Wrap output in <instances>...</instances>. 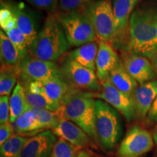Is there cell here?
<instances>
[{
	"label": "cell",
	"mask_w": 157,
	"mask_h": 157,
	"mask_svg": "<svg viewBox=\"0 0 157 157\" xmlns=\"http://www.w3.org/2000/svg\"><path fill=\"white\" fill-rule=\"evenodd\" d=\"M127 51L153 60L157 53L156 8L143 7L133 12L129 21Z\"/></svg>",
	"instance_id": "obj_1"
},
{
	"label": "cell",
	"mask_w": 157,
	"mask_h": 157,
	"mask_svg": "<svg viewBox=\"0 0 157 157\" xmlns=\"http://www.w3.org/2000/svg\"><path fill=\"white\" fill-rule=\"evenodd\" d=\"M69 47L56 15L49 14L29 49V52L43 61L56 63L66 53Z\"/></svg>",
	"instance_id": "obj_2"
},
{
	"label": "cell",
	"mask_w": 157,
	"mask_h": 157,
	"mask_svg": "<svg viewBox=\"0 0 157 157\" xmlns=\"http://www.w3.org/2000/svg\"><path fill=\"white\" fill-rule=\"evenodd\" d=\"M95 101L93 93L78 91L60 109L62 117L83 129L92 140L98 143L95 131Z\"/></svg>",
	"instance_id": "obj_3"
},
{
	"label": "cell",
	"mask_w": 157,
	"mask_h": 157,
	"mask_svg": "<svg viewBox=\"0 0 157 157\" xmlns=\"http://www.w3.org/2000/svg\"><path fill=\"white\" fill-rule=\"evenodd\" d=\"M95 124L98 143L104 150L113 151L122 135L119 112L106 102L96 100Z\"/></svg>",
	"instance_id": "obj_4"
},
{
	"label": "cell",
	"mask_w": 157,
	"mask_h": 157,
	"mask_svg": "<svg viewBox=\"0 0 157 157\" xmlns=\"http://www.w3.org/2000/svg\"><path fill=\"white\" fill-rule=\"evenodd\" d=\"M70 46L78 47L95 42L98 39L91 21L82 9L56 13Z\"/></svg>",
	"instance_id": "obj_5"
},
{
	"label": "cell",
	"mask_w": 157,
	"mask_h": 157,
	"mask_svg": "<svg viewBox=\"0 0 157 157\" xmlns=\"http://www.w3.org/2000/svg\"><path fill=\"white\" fill-rule=\"evenodd\" d=\"M111 0H95L82 8L89 17L98 39L112 44L115 37V23Z\"/></svg>",
	"instance_id": "obj_6"
},
{
	"label": "cell",
	"mask_w": 157,
	"mask_h": 157,
	"mask_svg": "<svg viewBox=\"0 0 157 157\" xmlns=\"http://www.w3.org/2000/svg\"><path fill=\"white\" fill-rule=\"evenodd\" d=\"M63 77L68 84L78 90H87L90 93H98L101 90V82L96 73L84 67L66 56L59 66Z\"/></svg>",
	"instance_id": "obj_7"
},
{
	"label": "cell",
	"mask_w": 157,
	"mask_h": 157,
	"mask_svg": "<svg viewBox=\"0 0 157 157\" xmlns=\"http://www.w3.org/2000/svg\"><path fill=\"white\" fill-rule=\"evenodd\" d=\"M21 84L31 82H44L48 78L61 75L60 68L56 63L43 61L31 56L30 52L17 66Z\"/></svg>",
	"instance_id": "obj_8"
},
{
	"label": "cell",
	"mask_w": 157,
	"mask_h": 157,
	"mask_svg": "<svg viewBox=\"0 0 157 157\" xmlns=\"http://www.w3.org/2000/svg\"><path fill=\"white\" fill-rule=\"evenodd\" d=\"M139 0H113L115 37L111 45L119 50H128L129 21Z\"/></svg>",
	"instance_id": "obj_9"
},
{
	"label": "cell",
	"mask_w": 157,
	"mask_h": 157,
	"mask_svg": "<svg viewBox=\"0 0 157 157\" xmlns=\"http://www.w3.org/2000/svg\"><path fill=\"white\" fill-rule=\"evenodd\" d=\"M154 145L152 135L146 129L134 125L121 140L118 157H141L151 150Z\"/></svg>",
	"instance_id": "obj_10"
},
{
	"label": "cell",
	"mask_w": 157,
	"mask_h": 157,
	"mask_svg": "<svg viewBox=\"0 0 157 157\" xmlns=\"http://www.w3.org/2000/svg\"><path fill=\"white\" fill-rule=\"evenodd\" d=\"M101 90L93 93L94 98L106 102L118 112L124 116L127 121H131L135 117V108L132 95L124 93L116 88L109 79L101 82Z\"/></svg>",
	"instance_id": "obj_11"
},
{
	"label": "cell",
	"mask_w": 157,
	"mask_h": 157,
	"mask_svg": "<svg viewBox=\"0 0 157 157\" xmlns=\"http://www.w3.org/2000/svg\"><path fill=\"white\" fill-rule=\"evenodd\" d=\"M121 60L127 73L139 84L153 81L156 78L152 61L146 57L121 50Z\"/></svg>",
	"instance_id": "obj_12"
},
{
	"label": "cell",
	"mask_w": 157,
	"mask_h": 157,
	"mask_svg": "<svg viewBox=\"0 0 157 157\" xmlns=\"http://www.w3.org/2000/svg\"><path fill=\"white\" fill-rule=\"evenodd\" d=\"M2 3L7 6L14 14L17 21V27L26 37L29 48L30 49L39 33L35 15L23 3H15L10 1Z\"/></svg>",
	"instance_id": "obj_13"
},
{
	"label": "cell",
	"mask_w": 157,
	"mask_h": 157,
	"mask_svg": "<svg viewBox=\"0 0 157 157\" xmlns=\"http://www.w3.org/2000/svg\"><path fill=\"white\" fill-rule=\"evenodd\" d=\"M57 136L50 129L34 135L25 143L21 157H51Z\"/></svg>",
	"instance_id": "obj_14"
},
{
	"label": "cell",
	"mask_w": 157,
	"mask_h": 157,
	"mask_svg": "<svg viewBox=\"0 0 157 157\" xmlns=\"http://www.w3.org/2000/svg\"><path fill=\"white\" fill-rule=\"evenodd\" d=\"M120 62L121 59L112 45L100 40L95 62L96 75L98 80L103 82L108 79L111 71Z\"/></svg>",
	"instance_id": "obj_15"
},
{
	"label": "cell",
	"mask_w": 157,
	"mask_h": 157,
	"mask_svg": "<svg viewBox=\"0 0 157 157\" xmlns=\"http://www.w3.org/2000/svg\"><path fill=\"white\" fill-rule=\"evenodd\" d=\"M52 131L56 136L80 149L91 145L92 139L89 135L75 124L63 117L60 119L58 124Z\"/></svg>",
	"instance_id": "obj_16"
},
{
	"label": "cell",
	"mask_w": 157,
	"mask_h": 157,
	"mask_svg": "<svg viewBox=\"0 0 157 157\" xmlns=\"http://www.w3.org/2000/svg\"><path fill=\"white\" fill-rule=\"evenodd\" d=\"M135 108V117L143 119L157 97V79L137 86L132 94Z\"/></svg>",
	"instance_id": "obj_17"
},
{
	"label": "cell",
	"mask_w": 157,
	"mask_h": 157,
	"mask_svg": "<svg viewBox=\"0 0 157 157\" xmlns=\"http://www.w3.org/2000/svg\"><path fill=\"white\" fill-rule=\"evenodd\" d=\"M45 93L51 101L62 106L67 100L76 92L80 91L72 87L63 77L60 76L48 78L42 82Z\"/></svg>",
	"instance_id": "obj_18"
},
{
	"label": "cell",
	"mask_w": 157,
	"mask_h": 157,
	"mask_svg": "<svg viewBox=\"0 0 157 157\" xmlns=\"http://www.w3.org/2000/svg\"><path fill=\"white\" fill-rule=\"evenodd\" d=\"M99 42L98 41L78 47L67 55L68 58L96 73V58Z\"/></svg>",
	"instance_id": "obj_19"
},
{
	"label": "cell",
	"mask_w": 157,
	"mask_h": 157,
	"mask_svg": "<svg viewBox=\"0 0 157 157\" xmlns=\"http://www.w3.org/2000/svg\"><path fill=\"white\" fill-rule=\"evenodd\" d=\"M22 52L10 40L2 30L0 31V59L1 66L17 67L25 58Z\"/></svg>",
	"instance_id": "obj_20"
},
{
	"label": "cell",
	"mask_w": 157,
	"mask_h": 157,
	"mask_svg": "<svg viewBox=\"0 0 157 157\" xmlns=\"http://www.w3.org/2000/svg\"><path fill=\"white\" fill-rule=\"evenodd\" d=\"M15 132L23 136L36 135L38 133L47 130L37 120L36 116L31 109L25 111L12 123Z\"/></svg>",
	"instance_id": "obj_21"
},
{
	"label": "cell",
	"mask_w": 157,
	"mask_h": 157,
	"mask_svg": "<svg viewBox=\"0 0 157 157\" xmlns=\"http://www.w3.org/2000/svg\"><path fill=\"white\" fill-rule=\"evenodd\" d=\"M108 79L116 88L129 95H132L133 92L138 86V83L127 73L121 60L110 74Z\"/></svg>",
	"instance_id": "obj_22"
},
{
	"label": "cell",
	"mask_w": 157,
	"mask_h": 157,
	"mask_svg": "<svg viewBox=\"0 0 157 157\" xmlns=\"http://www.w3.org/2000/svg\"><path fill=\"white\" fill-rule=\"evenodd\" d=\"M10 121L11 123L14 122L17 117L31 109V106L25 96L24 87L19 82L17 83L10 98Z\"/></svg>",
	"instance_id": "obj_23"
},
{
	"label": "cell",
	"mask_w": 157,
	"mask_h": 157,
	"mask_svg": "<svg viewBox=\"0 0 157 157\" xmlns=\"http://www.w3.org/2000/svg\"><path fill=\"white\" fill-rule=\"evenodd\" d=\"M28 137L15 134L1 146V157H21Z\"/></svg>",
	"instance_id": "obj_24"
},
{
	"label": "cell",
	"mask_w": 157,
	"mask_h": 157,
	"mask_svg": "<svg viewBox=\"0 0 157 157\" xmlns=\"http://www.w3.org/2000/svg\"><path fill=\"white\" fill-rule=\"evenodd\" d=\"M18 72L17 67L1 66L0 71V95L9 96L17 83Z\"/></svg>",
	"instance_id": "obj_25"
},
{
	"label": "cell",
	"mask_w": 157,
	"mask_h": 157,
	"mask_svg": "<svg viewBox=\"0 0 157 157\" xmlns=\"http://www.w3.org/2000/svg\"><path fill=\"white\" fill-rule=\"evenodd\" d=\"M24 90L27 101L31 108L46 109L54 112L60 111L61 109V105L51 101L47 95L32 93L25 87Z\"/></svg>",
	"instance_id": "obj_26"
},
{
	"label": "cell",
	"mask_w": 157,
	"mask_h": 157,
	"mask_svg": "<svg viewBox=\"0 0 157 157\" xmlns=\"http://www.w3.org/2000/svg\"><path fill=\"white\" fill-rule=\"evenodd\" d=\"M33 112L36 116L37 120L39 123L44 127L45 129H50L51 130L58 124L60 119L63 117L60 110L56 112L50 111L46 109H36V108H31Z\"/></svg>",
	"instance_id": "obj_27"
},
{
	"label": "cell",
	"mask_w": 157,
	"mask_h": 157,
	"mask_svg": "<svg viewBox=\"0 0 157 157\" xmlns=\"http://www.w3.org/2000/svg\"><path fill=\"white\" fill-rule=\"evenodd\" d=\"M81 150L63 138H59L55 144L51 157H77Z\"/></svg>",
	"instance_id": "obj_28"
},
{
	"label": "cell",
	"mask_w": 157,
	"mask_h": 157,
	"mask_svg": "<svg viewBox=\"0 0 157 157\" xmlns=\"http://www.w3.org/2000/svg\"><path fill=\"white\" fill-rule=\"evenodd\" d=\"M5 32V31H4ZM10 40L13 42L24 56H26L29 52V48L27 43L26 37L24 34L16 26L10 31L5 32Z\"/></svg>",
	"instance_id": "obj_29"
},
{
	"label": "cell",
	"mask_w": 157,
	"mask_h": 157,
	"mask_svg": "<svg viewBox=\"0 0 157 157\" xmlns=\"http://www.w3.org/2000/svg\"><path fill=\"white\" fill-rule=\"evenodd\" d=\"M0 25L5 32L10 31L17 26V21L14 14L7 6L2 3L0 10Z\"/></svg>",
	"instance_id": "obj_30"
},
{
	"label": "cell",
	"mask_w": 157,
	"mask_h": 157,
	"mask_svg": "<svg viewBox=\"0 0 157 157\" xmlns=\"http://www.w3.org/2000/svg\"><path fill=\"white\" fill-rule=\"evenodd\" d=\"M93 1L95 0H60L58 12L67 13L81 10Z\"/></svg>",
	"instance_id": "obj_31"
},
{
	"label": "cell",
	"mask_w": 157,
	"mask_h": 157,
	"mask_svg": "<svg viewBox=\"0 0 157 157\" xmlns=\"http://www.w3.org/2000/svg\"><path fill=\"white\" fill-rule=\"evenodd\" d=\"M37 8L48 12L50 14L58 13L60 0H27Z\"/></svg>",
	"instance_id": "obj_32"
},
{
	"label": "cell",
	"mask_w": 157,
	"mask_h": 157,
	"mask_svg": "<svg viewBox=\"0 0 157 157\" xmlns=\"http://www.w3.org/2000/svg\"><path fill=\"white\" fill-rule=\"evenodd\" d=\"M10 109L9 96L3 95L0 98V123L1 124L10 122Z\"/></svg>",
	"instance_id": "obj_33"
},
{
	"label": "cell",
	"mask_w": 157,
	"mask_h": 157,
	"mask_svg": "<svg viewBox=\"0 0 157 157\" xmlns=\"http://www.w3.org/2000/svg\"><path fill=\"white\" fill-rule=\"evenodd\" d=\"M15 129L11 122H7L1 124L0 126V145H2L8 139L14 135Z\"/></svg>",
	"instance_id": "obj_34"
},
{
	"label": "cell",
	"mask_w": 157,
	"mask_h": 157,
	"mask_svg": "<svg viewBox=\"0 0 157 157\" xmlns=\"http://www.w3.org/2000/svg\"><path fill=\"white\" fill-rule=\"evenodd\" d=\"M145 120L146 124L148 125H154L157 124V97L152 103L146 117L145 118Z\"/></svg>",
	"instance_id": "obj_35"
},
{
	"label": "cell",
	"mask_w": 157,
	"mask_h": 157,
	"mask_svg": "<svg viewBox=\"0 0 157 157\" xmlns=\"http://www.w3.org/2000/svg\"><path fill=\"white\" fill-rule=\"evenodd\" d=\"M77 157H95L93 155H92L90 153L86 151H81L78 154Z\"/></svg>",
	"instance_id": "obj_36"
},
{
	"label": "cell",
	"mask_w": 157,
	"mask_h": 157,
	"mask_svg": "<svg viewBox=\"0 0 157 157\" xmlns=\"http://www.w3.org/2000/svg\"><path fill=\"white\" fill-rule=\"evenodd\" d=\"M152 136H153V139H154V142L155 143V145H156V148H157V125L155 127L154 131H153V134H152Z\"/></svg>",
	"instance_id": "obj_37"
},
{
	"label": "cell",
	"mask_w": 157,
	"mask_h": 157,
	"mask_svg": "<svg viewBox=\"0 0 157 157\" xmlns=\"http://www.w3.org/2000/svg\"><path fill=\"white\" fill-rule=\"evenodd\" d=\"M151 61H152L153 66H154L155 72H156V76H157V53L156 54V56H154V58H153V60H151Z\"/></svg>",
	"instance_id": "obj_38"
},
{
	"label": "cell",
	"mask_w": 157,
	"mask_h": 157,
	"mask_svg": "<svg viewBox=\"0 0 157 157\" xmlns=\"http://www.w3.org/2000/svg\"><path fill=\"white\" fill-rule=\"evenodd\" d=\"M156 16H157V9H156Z\"/></svg>",
	"instance_id": "obj_39"
}]
</instances>
